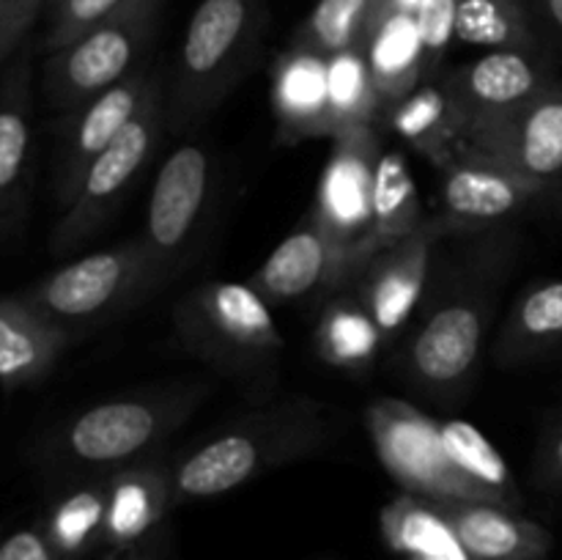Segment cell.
Masks as SVG:
<instances>
[{"label": "cell", "instance_id": "34", "mask_svg": "<svg viewBox=\"0 0 562 560\" xmlns=\"http://www.w3.org/2000/svg\"><path fill=\"white\" fill-rule=\"evenodd\" d=\"M126 3H132V0H64L49 14V27L42 42L44 53H55V49L66 47L77 36L91 31L93 25L124 9Z\"/></svg>", "mask_w": 562, "mask_h": 560}, {"label": "cell", "instance_id": "25", "mask_svg": "<svg viewBox=\"0 0 562 560\" xmlns=\"http://www.w3.org/2000/svg\"><path fill=\"white\" fill-rule=\"evenodd\" d=\"M362 49L382 108H390L426 82V55L415 11H384Z\"/></svg>", "mask_w": 562, "mask_h": 560}, {"label": "cell", "instance_id": "21", "mask_svg": "<svg viewBox=\"0 0 562 560\" xmlns=\"http://www.w3.org/2000/svg\"><path fill=\"white\" fill-rule=\"evenodd\" d=\"M272 110L278 137L285 143L335 137L329 102V58L291 47L272 71Z\"/></svg>", "mask_w": 562, "mask_h": 560}, {"label": "cell", "instance_id": "38", "mask_svg": "<svg viewBox=\"0 0 562 560\" xmlns=\"http://www.w3.org/2000/svg\"><path fill=\"white\" fill-rule=\"evenodd\" d=\"M0 560H58V552L49 544L44 527L36 522L5 538L0 547Z\"/></svg>", "mask_w": 562, "mask_h": 560}, {"label": "cell", "instance_id": "11", "mask_svg": "<svg viewBox=\"0 0 562 560\" xmlns=\"http://www.w3.org/2000/svg\"><path fill=\"white\" fill-rule=\"evenodd\" d=\"M366 426L384 470L404 492L426 500H477L445 456L439 421L401 399H379L366 410Z\"/></svg>", "mask_w": 562, "mask_h": 560}, {"label": "cell", "instance_id": "28", "mask_svg": "<svg viewBox=\"0 0 562 560\" xmlns=\"http://www.w3.org/2000/svg\"><path fill=\"white\" fill-rule=\"evenodd\" d=\"M382 533L404 560H470L442 511L426 497L404 492L382 508Z\"/></svg>", "mask_w": 562, "mask_h": 560}, {"label": "cell", "instance_id": "10", "mask_svg": "<svg viewBox=\"0 0 562 560\" xmlns=\"http://www.w3.org/2000/svg\"><path fill=\"white\" fill-rule=\"evenodd\" d=\"M382 159L376 126H360L333 137V152L318 179L311 217L333 239L344 269V291L355 289L371 264L368 242L373 231V192Z\"/></svg>", "mask_w": 562, "mask_h": 560}, {"label": "cell", "instance_id": "35", "mask_svg": "<svg viewBox=\"0 0 562 560\" xmlns=\"http://www.w3.org/2000/svg\"><path fill=\"white\" fill-rule=\"evenodd\" d=\"M456 11L459 0H423L415 11L426 55V80L442 75V60L456 42Z\"/></svg>", "mask_w": 562, "mask_h": 560}, {"label": "cell", "instance_id": "4", "mask_svg": "<svg viewBox=\"0 0 562 560\" xmlns=\"http://www.w3.org/2000/svg\"><path fill=\"white\" fill-rule=\"evenodd\" d=\"M267 0H201L187 22L168 82V132L201 126L256 60L267 33Z\"/></svg>", "mask_w": 562, "mask_h": 560}, {"label": "cell", "instance_id": "43", "mask_svg": "<svg viewBox=\"0 0 562 560\" xmlns=\"http://www.w3.org/2000/svg\"><path fill=\"white\" fill-rule=\"evenodd\" d=\"M102 560H115V558H113V552H104V558H102Z\"/></svg>", "mask_w": 562, "mask_h": 560}, {"label": "cell", "instance_id": "18", "mask_svg": "<svg viewBox=\"0 0 562 560\" xmlns=\"http://www.w3.org/2000/svg\"><path fill=\"white\" fill-rule=\"evenodd\" d=\"M445 86L464 113L467 126L483 115L503 113L560 82L549 71L543 55L492 49L481 58L442 71Z\"/></svg>", "mask_w": 562, "mask_h": 560}, {"label": "cell", "instance_id": "26", "mask_svg": "<svg viewBox=\"0 0 562 560\" xmlns=\"http://www.w3.org/2000/svg\"><path fill=\"white\" fill-rule=\"evenodd\" d=\"M316 351L329 368L368 371L390 344L355 291H338L324 300L316 322Z\"/></svg>", "mask_w": 562, "mask_h": 560}, {"label": "cell", "instance_id": "15", "mask_svg": "<svg viewBox=\"0 0 562 560\" xmlns=\"http://www.w3.org/2000/svg\"><path fill=\"white\" fill-rule=\"evenodd\" d=\"M33 49L22 47L0 77V236L14 245L25 236L33 198Z\"/></svg>", "mask_w": 562, "mask_h": 560}, {"label": "cell", "instance_id": "37", "mask_svg": "<svg viewBox=\"0 0 562 560\" xmlns=\"http://www.w3.org/2000/svg\"><path fill=\"white\" fill-rule=\"evenodd\" d=\"M536 481L538 486L562 492V410L549 421L538 443Z\"/></svg>", "mask_w": 562, "mask_h": 560}, {"label": "cell", "instance_id": "17", "mask_svg": "<svg viewBox=\"0 0 562 560\" xmlns=\"http://www.w3.org/2000/svg\"><path fill=\"white\" fill-rule=\"evenodd\" d=\"M247 283L269 305H294L344 291V269L333 239L307 214L250 275Z\"/></svg>", "mask_w": 562, "mask_h": 560}, {"label": "cell", "instance_id": "40", "mask_svg": "<svg viewBox=\"0 0 562 560\" xmlns=\"http://www.w3.org/2000/svg\"><path fill=\"white\" fill-rule=\"evenodd\" d=\"M532 14L538 27H547L558 42H562V0H521Z\"/></svg>", "mask_w": 562, "mask_h": 560}, {"label": "cell", "instance_id": "9", "mask_svg": "<svg viewBox=\"0 0 562 560\" xmlns=\"http://www.w3.org/2000/svg\"><path fill=\"white\" fill-rule=\"evenodd\" d=\"M217 168L201 143H181L165 157L137 236L146 245L159 285H168L195 258L214 201Z\"/></svg>", "mask_w": 562, "mask_h": 560}, {"label": "cell", "instance_id": "6", "mask_svg": "<svg viewBox=\"0 0 562 560\" xmlns=\"http://www.w3.org/2000/svg\"><path fill=\"white\" fill-rule=\"evenodd\" d=\"M159 289L146 245L135 236L64 264L16 294L77 340L124 316Z\"/></svg>", "mask_w": 562, "mask_h": 560}, {"label": "cell", "instance_id": "29", "mask_svg": "<svg viewBox=\"0 0 562 560\" xmlns=\"http://www.w3.org/2000/svg\"><path fill=\"white\" fill-rule=\"evenodd\" d=\"M38 525L47 533L58 560H86L93 549H104V527H108L104 475L82 478L77 486L53 500Z\"/></svg>", "mask_w": 562, "mask_h": 560}, {"label": "cell", "instance_id": "36", "mask_svg": "<svg viewBox=\"0 0 562 560\" xmlns=\"http://www.w3.org/2000/svg\"><path fill=\"white\" fill-rule=\"evenodd\" d=\"M49 0H14L0 14V64H9L27 42V33L38 16L47 14Z\"/></svg>", "mask_w": 562, "mask_h": 560}, {"label": "cell", "instance_id": "12", "mask_svg": "<svg viewBox=\"0 0 562 560\" xmlns=\"http://www.w3.org/2000/svg\"><path fill=\"white\" fill-rule=\"evenodd\" d=\"M461 152L497 159L549 187L558 184L562 179V82L516 108L472 121Z\"/></svg>", "mask_w": 562, "mask_h": 560}, {"label": "cell", "instance_id": "22", "mask_svg": "<svg viewBox=\"0 0 562 560\" xmlns=\"http://www.w3.org/2000/svg\"><path fill=\"white\" fill-rule=\"evenodd\" d=\"M71 344H75V335L49 322L20 294L3 296L0 302V379H3L5 393L44 382Z\"/></svg>", "mask_w": 562, "mask_h": 560}, {"label": "cell", "instance_id": "31", "mask_svg": "<svg viewBox=\"0 0 562 560\" xmlns=\"http://www.w3.org/2000/svg\"><path fill=\"white\" fill-rule=\"evenodd\" d=\"M456 42L543 55V38L521 0H459Z\"/></svg>", "mask_w": 562, "mask_h": 560}, {"label": "cell", "instance_id": "39", "mask_svg": "<svg viewBox=\"0 0 562 560\" xmlns=\"http://www.w3.org/2000/svg\"><path fill=\"white\" fill-rule=\"evenodd\" d=\"M115 560H173V549H170V530L159 527L157 533L140 541L137 547L126 549V552H113Z\"/></svg>", "mask_w": 562, "mask_h": 560}, {"label": "cell", "instance_id": "13", "mask_svg": "<svg viewBox=\"0 0 562 560\" xmlns=\"http://www.w3.org/2000/svg\"><path fill=\"white\" fill-rule=\"evenodd\" d=\"M552 190L497 159L461 152L439 170L442 214H437L453 236L497 228L516 214L527 212Z\"/></svg>", "mask_w": 562, "mask_h": 560}, {"label": "cell", "instance_id": "20", "mask_svg": "<svg viewBox=\"0 0 562 560\" xmlns=\"http://www.w3.org/2000/svg\"><path fill=\"white\" fill-rule=\"evenodd\" d=\"M459 536L470 560H547L552 533L516 508L481 500H431Z\"/></svg>", "mask_w": 562, "mask_h": 560}, {"label": "cell", "instance_id": "3", "mask_svg": "<svg viewBox=\"0 0 562 560\" xmlns=\"http://www.w3.org/2000/svg\"><path fill=\"white\" fill-rule=\"evenodd\" d=\"M333 437L329 410L311 395H289L217 428L170 461L176 505L228 494L278 467L311 459Z\"/></svg>", "mask_w": 562, "mask_h": 560}, {"label": "cell", "instance_id": "8", "mask_svg": "<svg viewBox=\"0 0 562 560\" xmlns=\"http://www.w3.org/2000/svg\"><path fill=\"white\" fill-rule=\"evenodd\" d=\"M168 82L159 75L151 93L143 102L140 113L126 124V130L99 154L82 176L71 201L60 209V217L49 234V253L58 258L69 256L77 247L91 242L104 228L130 187L135 184L157 154L162 135L168 132Z\"/></svg>", "mask_w": 562, "mask_h": 560}, {"label": "cell", "instance_id": "32", "mask_svg": "<svg viewBox=\"0 0 562 560\" xmlns=\"http://www.w3.org/2000/svg\"><path fill=\"white\" fill-rule=\"evenodd\" d=\"M387 9V0H318L294 36V47L311 53L338 55L362 49L368 33Z\"/></svg>", "mask_w": 562, "mask_h": 560}, {"label": "cell", "instance_id": "41", "mask_svg": "<svg viewBox=\"0 0 562 560\" xmlns=\"http://www.w3.org/2000/svg\"><path fill=\"white\" fill-rule=\"evenodd\" d=\"M423 0H387V9L384 11H417Z\"/></svg>", "mask_w": 562, "mask_h": 560}, {"label": "cell", "instance_id": "33", "mask_svg": "<svg viewBox=\"0 0 562 560\" xmlns=\"http://www.w3.org/2000/svg\"><path fill=\"white\" fill-rule=\"evenodd\" d=\"M329 102H333L335 137L360 126H376L382 119V97L373 82L366 49L329 55Z\"/></svg>", "mask_w": 562, "mask_h": 560}, {"label": "cell", "instance_id": "2", "mask_svg": "<svg viewBox=\"0 0 562 560\" xmlns=\"http://www.w3.org/2000/svg\"><path fill=\"white\" fill-rule=\"evenodd\" d=\"M209 395L206 382H170L86 406L42 434L31 461L44 472L99 478L157 456Z\"/></svg>", "mask_w": 562, "mask_h": 560}, {"label": "cell", "instance_id": "30", "mask_svg": "<svg viewBox=\"0 0 562 560\" xmlns=\"http://www.w3.org/2000/svg\"><path fill=\"white\" fill-rule=\"evenodd\" d=\"M423 223L426 217L420 212V195H417L409 163L398 148L382 152L376 168V192H373V231L368 242L371 261L395 242L415 234Z\"/></svg>", "mask_w": 562, "mask_h": 560}, {"label": "cell", "instance_id": "14", "mask_svg": "<svg viewBox=\"0 0 562 560\" xmlns=\"http://www.w3.org/2000/svg\"><path fill=\"white\" fill-rule=\"evenodd\" d=\"M159 75L162 71L154 69L151 64L140 66L130 77L115 82L113 88L66 113L69 119H64V124L58 126L53 159V190L60 209L71 201L93 159L140 113L143 102L151 93Z\"/></svg>", "mask_w": 562, "mask_h": 560}, {"label": "cell", "instance_id": "16", "mask_svg": "<svg viewBox=\"0 0 562 560\" xmlns=\"http://www.w3.org/2000/svg\"><path fill=\"white\" fill-rule=\"evenodd\" d=\"M445 236H453L448 225L428 217L415 234L379 253L351 289L387 340H395L420 311L434 275V253Z\"/></svg>", "mask_w": 562, "mask_h": 560}, {"label": "cell", "instance_id": "19", "mask_svg": "<svg viewBox=\"0 0 562 560\" xmlns=\"http://www.w3.org/2000/svg\"><path fill=\"white\" fill-rule=\"evenodd\" d=\"M108 483V527L104 552H126L165 525L176 508L168 459H143L104 475Z\"/></svg>", "mask_w": 562, "mask_h": 560}, {"label": "cell", "instance_id": "5", "mask_svg": "<svg viewBox=\"0 0 562 560\" xmlns=\"http://www.w3.org/2000/svg\"><path fill=\"white\" fill-rule=\"evenodd\" d=\"M173 329L192 357L234 379H263L285 351L272 305L250 283L236 280L187 291L173 307Z\"/></svg>", "mask_w": 562, "mask_h": 560}, {"label": "cell", "instance_id": "24", "mask_svg": "<svg viewBox=\"0 0 562 560\" xmlns=\"http://www.w3.org/2000/svg\"><path fill=\"white\" fill-rule=\"evenodd\" d=\"M562 349V278L538 280L519 294L494 344L505 368L543 360Z\"/></svg>", "mask_w": 562, "mask_h": 560}, {"label": "cell", "instance_id": "7", "mask_svg": "<svg viewBox=\"0 0 562 560\" xmlns=\"http://www.w3.org/2000/svg\"><path fill=\"white\" fill-rule=\"evenodd\" d=\"M162 9L165 0H132L66 47L47 53L42 66L44 104L71 113L146 66Z\"/></svg>", "mask_w": 562, "mask_h": 560}, {"label": "cell", "instance_id": "1", "mask_svg": "<svg viewBox=\"0 0 562 560\" xmlns=\"http://www.w3.org/2000/svg\"><path fill=\"white\" fill-rule=\"evenodd\" d=\"M519 250V231L510 225L475 231L431 275L420 322L404 351L406 379L426 399L459 401L470 390Z\"/></svg>", "mask_w": 562, "mask_h": 560}, {"label": "cell", "instance_id": "23", "mask_svg": "<svg viewBox=\"0 0 562 560\" xmlns=\"http://www.w3.org/2000/svg\"><path fill=\"white\" fill-rule=\"evenodd\" d=\"M379 124L395 132L406 146L415 148L437 170L459 157L467 132L464 113L456 104L450 88L445 86L442 75L420 82L404 99L384 108Z\"/></svg>", "mask_w": 562, "mask_h": 560}, {"label": "cell", "instance_id": "27", "mask_svg": "<svg viewBox=\"0 0 562 560\" xmlns=\"http://www.w3.org/2000/svg\"><path fill=\"white\" fill-rule=\"evenodd\" d=\"M439 437L450 464L470 483L481 503L521 511V492L514 470L481 428L467 421H439Z\"/></svg>", "mask_w": 562, "mask_h": 560}, {"label": "cell", "instance_id": "42", "mask_svg": "<svg viewBox=\"0 0 562 560\" xmlns=\"http://www.w3.org/2000/svg\"><path fill=\"white\" fill-rule=\"evenodd\" d=\"M60 3H64V0H49V3H47V16H49V14H53V11H55V9H58V5H60Z\"/></svg>", "mask_w": 562, "mask_h": 560}]
</instances>
